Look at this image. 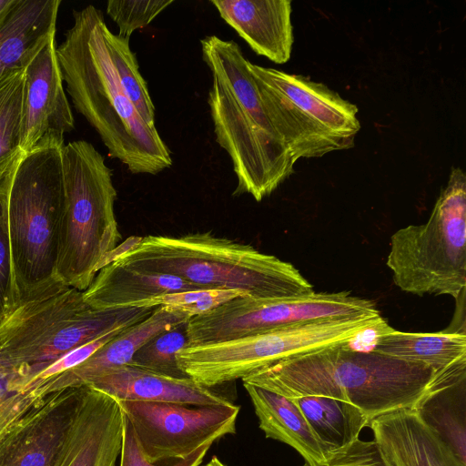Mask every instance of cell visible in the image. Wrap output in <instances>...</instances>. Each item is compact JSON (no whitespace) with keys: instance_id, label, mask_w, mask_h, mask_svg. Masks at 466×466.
Wrapping results in <instances>:
<instances>
[{"instance_id":"29","label":"cell","mask_w":466,"mask_h":466,"mask_svg":"<svg viewBox=\"0 0 466 466\" xmlns=\"http://www.w3.org/2000/svg\"><path fill=\"white\" fill-rule=\"evenodd\" d=\"M173 0H109L106 14L116 24L117 35L129 38L137 29L149 25Z\"/></svg>"},{"instance_id":"1","label":"cell","mask_w":466,"mask_h":466,"mask_svg":"<svg viewBox=\"0 0 466 466\" xmlns=\"http://www.w3.org/2000/svg\"><path fill=\"white\" fill-rule=\"evenodd\" d=\"M73 18L56 54L75 108L99 135L108 157L130 173L157 175L169 168V148L157 127L143 120L119 82L103 36L102 11L88 5L74 10Z\"/></svg>"},{"instance_id":"13","label":"cell","mask_w":466,"mask_h":466,"mask_svg":"<svg viewBox=\"0 0 466 466\" xmlns=\"http://www.w3.org/2000/svg\"><path fill=\"white\" fill-rule=\"evenodd\" d=\"M75 119L63 86L56 33L49 35L24 66L21 150L64 147Z\"/></svg>"},{"instance_id":"36","label":"cell","mask_w":466,"mask_h":466,"mask_svg":"<svg viewBox=\"0 0 466 466\" xmlns=\"http://www.w3.org/2000/svg\"><path fill=\"white\" fill-rule=\"evenodd\" d=\"M203 466H227L223 463L218 456H212L211 459Z\"/></svg>"},{"instance_id":"18","label":"cell","mask_w":466,"mask_h":466,"mask_svg":"<svg viewBox=\"0 0 466 466\" xmlns=\"http://www.w3.org/2000/svg\"><path fill=\"white\" fill-rule=\"evenodd\" d=\"M179 313L156 307L144 320L125 329L79 365L50 378L35 392L41 396L66 388L86 386L107 372L129 364L135 353L154 336L187 322Z\"/></svg>"},{"instance_id":"20","label":"cell","mask_w":466,"mask_h":466,"mask_svg":"<svg viewBox=\"0 0 466 466\" xmlns=\"http://www.w3.org/2000/svg\"><path fill=\"white\" fill-rule=\"evenodd\" d=\"M204 289L169 274L145 271L113 261L103 267L83 299L97 309L137 308L151 298L187 290Z\"/></svg>"},{"instance_id":"8","label":"cell","mask_w":466,"mask_h":466,"mask_svg":"<svg viewBox=\"0 0 466 466\" xmlns=\"http://www.w3.org/2000/svg\"><path fill=\"white\" fill-rule=\"evenodd\" d=\"M395 285L417 296L464 295L466 176L452 167L428 221L398 229L386 262Z\"/></svg>"},{"instance_id":"33","label":"cell","mask_w":466,"mask_h":466,"mask_svg":"<svg viewBox=\"0 0 466 466\" xmlns=\"http://www.w3.org/2000/svg\"><path fill=\"white\" fill-rule=\"evenodd\" d=\"M125 329H117L112 330L96 339H93L70 350L51 366H49L46 370L37 375L29 386V390L35 392V390L46 380L79 365L86 359H88L93 353H95L99 348L105 345L108 340L122 332Z\"/></svg>"},{"instance_id":"15","label":"cell","mask_w":466,"mask_h":466,"mask_svg":"<svg viewBox=\"0 0 466 466\" xmlns=\"http://www.w3.org/2000/svg\"><path fill=\"white\" fill-rule=\"evenodd\" d=\"M124 416L118 400L90 386L84 391L54 466H116Z\"/></svg>"},{"instance_id":"23","label":"cell","mask_w":466,"mask_h":466,"mask_svg":"<svg viewBox=\"0 0 466 466\" xmlns=\"http://www.w3.org/2000/svg\"><path fill=\"white\" fill-rule=\"evenodd\" d=\"M412 409L466 466V365L436 380Z\"/></svg>"},{"instance_id":"7","label":"cell","mask_w":466,"mask_h":466,"mask_svg":"<svg viewBox=\"0 0 466 466\" xmlns=\"http://www.w3.org/2000/svg\"><path fill=\"white\" fill-rule=\"evenodd\" d=\"M65 185L56 276L64 285L86 290L108 264L122 236L115 215L113 172L86 140L62 148Z\"/></svg>"},{"instance_id":"30","label":"cell","mask_w":466,"mask_h":466,"mask_svg":"<svg viewBox=\"0 0 466 466\" xmlns=\"http://www.w3.org/2000/svg\"><path fill=\"white\" fill-rule=\"evenodd\" d=\"M44 398L0 370V437Z\"/></svg>"},{"instance_id":"4","label":"cell","mask_w":466,"mask_h":466,"mask_svg":"<svg viewBox=\"0 0 466 466\" xmlns=\"http://www.w3.org/2000/svg\"><path fill=\"white\" fill-rule=\"evenodd\" d=\"M115 261L174 275L204 289H239L254 299L292 298L314 292L292 264L211 231L140 237Z\"/></svg>"},{"instance_id":"28","label":"cell","mask_w":466,"mask_h":466,"mask_svg":"<svg viewBox=\"0 0 466 466\" xmlns=\"http://www.w3.org/2000/svg\"><path fill=\"white\" fill-rule=\"evenodd\" d=\"M187 322L154 336L135 353L129 364L164 375L186 377L177 355L187 344Z\"/></svg>"},{"instance_id":"34","label":"cell","mask_w":466,"mask_h":466,"mask_svg":"<svg viewBox=\"0 0 466 466\" xmlns=\"http://www.w3.org/2000/svg\"><path fill=\"white\" fill-rule=\"evenodd\" d=\"M324 466H389L375 441L360 439L349 446L330 453Z\"/></svg>"},{"instance_id":"25","label":"cell","mask_w":466,"mask_h":466,"mask_svg":"<svg viewBox=\"0 0 466 466\" xmlns=\"http://www.w3.org/2000/svg\"><path fill=\"white\" fill-rule=\"evenodd\" d=\"M289 399L299 408L328 455L354 442L370 423L360 409L345 400L317 395Z\"/></svg>"},{"instance_id":"24","label":"cell","mask_w":466,"mask_h":466,"mask_svg":"<svg viewBox=\"0 0 466 466\" xmlns=\"http://www.w3.org/2000/svg\"><path fill=\"white\" fill-rule=\"evenodd\" d=\"M371 339L372 350L424 364L438 371L466 363L465 330L405 332L391 328L386 321Z\"/></svg>"},{"instance_id":"5","label":"cell","mask_w":466,"mask_h":466,"mask_svg":"<svg viewBox=\"0 0 466 466\" xmlns=\"http://www.w3.org/2000/svg\"><path fill=\"white\" fill-rule=\"evenodd\" d=\"M62 148L23 155L5 179L4 210L18 303L64 285L56 276L65 201Z\"/></svg>"},{"instance_id":"11","label":"cell","mask_w":466,"mask_h":466,"mask_svg":"<svg viewBox=\"0 0 466 466\" xmlns=\"http://www.w3.org/2000/svg\"><path fill=\"white\" fill-rule=\"evenodd\" d=\"M377 315L380 311L371 300L347 291H314L281 299L245 296L188 319L187 346L230 340L296 324Z\"/></svg>"},{"instance_id":"32","label":"cell","mask_w":466,"mask_h":466,"mask_svg":"<svg viewBox=\"0 0 466 466\" xmlns=\"http://www.w3.org/2000/svg\"><path fill=\"white\" fill-rule=\"evenodd\" d=\"M123 439L120 452V466H158L149 462L144 456L130 422L124 415ZM211 444L198 448L184 460L176 461L167 466H200Z\"/></svg>"},{"instance_id":"37","label":"cell","mask_w":466,"mask_h":466,"mask_svg":"<svg viewBox=\"0 0 466 466\" xmlns=\"http://www.w3.org/2000/svg\"><path fill=\"white\" fill-rule=\"evenodd\" d=\"M303 466H309V465L305 463Z\"/></svg>"},{"instance_id":"26","label":"cell","mask_w":466,"mask_h":466,"mask_svg":"<svg viewBox=\"0 0 466 466\" xmlns=\"http://www.w3.org/2000/svg\"><path fill=\"white\" fill-rule=\"evenodd\" d=\"M24 68L7 72L0 80V180L23 156L21 123Z\"/></svg>"},{"instance_id":"3","label":"cell","mask_w":466,"mask_h":466,"mask_svg":"<svg viewBox=\"0 0 466 466\" xmlns=\"http://www.w3.org/2000/svg\"><path fill=\"white\" fill-rule=\"evenodd\" d=\"M200 44L212 77L208 104L216 142L229 156L238 180L233 196L261 201L294 172L295 161L266 112L240 46L217 35Z\"/></svg>"},{"instance_id":"19","label":"cell","mask_w":466,"mask_h":466,"mask_svg":"<svg viewBox=\"0 0 466 466\" xmlns=\"http://www.w3.org/2000/svg\"><path fill=\"white\" fill-rule=\"evenodd\" d=\"M369 427L389 466H465L413 409L379 416Z\"/></svg>"},{"instance_id":"10","label":"cell","mask_w":466,"mask_h":466,"mask_svg":"<svg viewBox=\"0 0 466 466\" xmlns=\"http://www.w3.org/2000/svg\"><path fill=\"white\" fill-rule=\"evenodd\" d=\"M386 320L380 315L296 324L215 343L187 346L177 355L181 371L212 387L243 380L284 359L352 343Z\"/></svg>"},{"instance_id":"27","label":"cell","mask_w":466,"mask_h":466,"mask_svg":"<svg viewBox=\"0 0 466 466\" xmlns=\"http://www.w3.org/2000/svg\"><path fill=\"white\" fill-rule=\"evenodd\" d=\"M103 36L124 91L143 120L155 127V106L139 71L136 54L130 48L129 38L114 34L106 23Z\"/></svg>"},{"instance_id":"14","label":"cell","mask_w":466,"mask_h":466,"mask_svg":"<svg viewBox=\"0 0 466 466\" xmlns=\"http://www.w3.org/2000/svg\"><path fill=\"white\" fill-rule=\"evenodd\" d=\"M84 386L46 395L0 437V466H54Z\"/></svg>"},{"instance_id":"35","label":"cell","mask_w":466,"mask_h":466,"mask_svg":"<svg viewBox=\"0 0 466 466\" xmlns=\"http://www.w3.org/2000/svg\"><path fill=\"white\" fill-rule=\"evenodd\" d=\"M14 2L15 0H0V18L6 13Z\"/></svg>"},{"instance_id":"17","label":"cell","mask_w":466,"mask_h":466,"mask_svg":"<svg viewBox=\"0 0 466 466\" xmlns=\"http://www.w3.org/2000/svg\"><path fill=\"white\" fill-rule=\"evenodd\" d=\"M220 17L258 56L288 62L294 36L289 0H211Z\"/></svg>"},{"instance_id":"21","label":"cell","mask_w":466,"mask_h":466,"mask_svg":"<svg viewBox=\"0 0 466 466\" xmlns=\"http://www.w3.org/2000/svg\"><path fill=\"white\" fill-rule=\"evenodd\" d=\"M60 0H15L0 18V80L26 61L56 33Z\"/></svg>"},{"instance_id":"2","label":"cell","mask_w":466,"mask_h":466,"mask_svg":"<svg viewBox=\"0 0 466 466\" xmlns=\"http://www.w3.org/2000/svg\"><path fill=\"white\" fill-rule=\"evenodd\" d=\"M461 365L438 371L341 343L284 359L242 382L287 398L317 395L345 400L371 421L391 411L412 409L436 380Z\"/></svg>"},{"instance_id":"9","label":"cell","mask_w":466,"mask_h":466,"mask_svg":"<svg viewBox=\"0 0 466 466\" xmlns=\"http://www.w3.org/2000/svg\"><path fill=\"white\" fill-rule=\"evenodd\" d=\"M266 112L295 163L354 147L358 107L322 83L249 62Z\"/></svg>"},{"instance_id":"6","label":"cell","mask_w":466,"mask_h":466,"mask_svg":"<svg viewBox=\"0 0 466 466\" xmlns=\"http://www.w3.org/2000/svg\"><path fill=\"white\" fill-rule=\"evenodd\" d=\"M155 309H97L85 302L83 291L60 285L19 302L0 321V370L22 380L29 390L37 375L70 350L131 327Z\"/></svg>"},{"instance_id":"16","label":"cell","mask_w":466,"mask_h":466,"mask_svg":"<svg viewBox=\"0 0 466 466\" xmlns=\"http://www.w3.org/2000/svg\"><path fill=\"white\" fill-rule=\"evenodd\" d=\"M86 386L118 400L165 402L194 407L236 404L235 382L208 387L187 376L164 375L130 364L116 368Z\"/></svg>"},{"instance_id":"22","label":"cell","mask_w":466,"mask_h":466,"mask_svg":"<svg viewBox=\"0 0 466 466\" xmlns=\"http://www.w3.org/2000/svg\"><path fill=\"white\" fill-rule=\"evenodd\" d=\"M243 386L266 438L292 447L309 466L327 463L329 455L291 399L254 385L243 383Z\"/></svg>"},{"instance_id":"31","label":"cell","mask_w":466,"mask_h":466,"mask_svg":"<svg viewBox=\"0 0 466 466\" xmlns=\"http://www.w3.org/2000/svg\"><path fill=\"white\" fill-rule=\"evenodd\" d=\"M5 177L0 180V321L18 304L4 210Z\"/></svg>"},{"instance_id":"12","label":"cell","mask_w":466,"mask_h":466,"mask_svg":"<svg viewBox=\"0 0 466 466\" xmlns=\"http://www.w3.org/2000/svg\"><path fill=\"white\" fill-rule=\"evenodd\" d=\"M145 458L157 464L184 460L206 444L237 432L240 406L118 400Z\"/></svg>"}]
</instances>
